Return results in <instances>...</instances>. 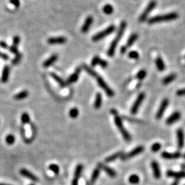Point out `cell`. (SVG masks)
<instances>
[{"label":"cell","mask_w":185,"mask_h":185,"mask_svg":"<svg viewBox=\"0 0 185 185\" xmlns=\"http://www.w3.org/2000/svg\"><path fill=\"white\" fill-rule=\"evenodd\" d=\"M167 176L170 177H174L175 179H180V178H185V171H180V172H176L174 171L169 170L167 172Z\"/></svg>","instance_id":"cell-18"},{"label":"cell","mask_w":185,"mask_h":185,"mask_svg":"<svg viewBox=\"0 0 185 185\" xmlns=\"http://www.w3.org/2000/svg\"><path fill=\"white\" fill-rule=\"evenodd\" d=\"M127 47L126 46H122V48H121V53L122 54H125V51H127Z\"/></svg>","instance_id":"cell-50"},{"label":"cell","mask_w":185,"mask_h":185,"mask_svg":"<svg viewBox=\"0 0 185 185\" xmlns=\"http://www.w3.org/2000/svg\"><path fill=\"white\" fill-rule=\"evenodd\" d=\"M138 39V35L137 34H132L131 36L129 37V39H128L127 41V43H126V46L127 48H129V47H131L133 44L135 43V41L137 40Z\"/></svg>","instance_id":"cell-30"},{"label":"cell","mask_w":185,"mask_h":185,"mask_svg":"<svg viewBox=\"0 0 185 185\" xmlns=\"http://www.w3.org/2000/svg\"><path fill=\"white\" fill-rule=\"evenodd\" d=\"M98 167H100V169H103V171H104L106 174L111 177H115L116 176H117V174H116V172L114 169H113L112 168H110V167H108L107 166H106L102 163H99L98 164Z\"/></svg>","instance_id":"cell-19"},{"label":"cell","mask_w":185,"mask_h":185,"mask_svg":"<svg viewBox=\"0 0 185 185\" xmlns=\"http://www.w3.org/2000/svg\"><path fill=\"white\" fill-rule=\"evenodd\" d=\"M169 105V100L167 98H165L162 101L161 103H160V107L159 108V110H158V112L156 115V119H160L162 117V115H163L164 113L165 110L167 109V106H168Z\"/></svg>","instance_id":"cell-9"},{"label":"cell","mask_w":185,"mask_h":185,"mask_svg":"<svg viewBox=\"0 0 185 185\" xmlns=\"http://www.w3.org/2000/svg\"><path fill=\"white\" fill-rule=\"evenodd\" d=\"M29 93L28 91L24 90L22 91L21 92H19V93H17L14 96V99L16 100H23V99H26L28 97Z\"/></svg>","instance_id":"cell-26"},{"label":"cell","mask_w":185,"mask_h":185,"mask_svg":"<svg viewBox=\"0 0 185 185\" xmlns=\"http://www.w3.org/2000/svg\"><path fill=\"white\" fill-rule=\"evenodd\" d=\"M29 185H34V184H29Z\"/></svg>","instance_id":"cell-54"},{"label":"cell","mask_w":185,"mask_h":185,"mask_svg":"<svg viewBox=\"0 0 185 185\" xmlns=\"http://www.w3.org/2000/svg\"><path fill=\"white\" fill-rule=\"evenodd\" d=\"M8 48H9V51H11V53L16 54V55L19 54V50H18V48H17V47L14 46V45H12Z\"/></svg>","instance_id":"cell-44"},{"label":"cell","mask_w":185,"mask_h":185,"mask_svg":"<svg viewBox=\"0 0 185 185\" xmlns=\"http://www.w3.org/2000/svg\"><path fill=\"white\" fill-rule=\"evenodd\" d=\"M178 184H179V180L177 179L175 180V181L171 184V185H178Z\"/></svg>","instance_id":"cell-51"},{"label":"cell","mask_w":185,"mask_h":185,"mask_svg":"<svg viewBox=\"0 0 185 185\" xmlns=\"http://www.w3.org/2000/svg\"><path fill=\"white\" fill-rule=\"evenodd\" d=\"M66 42V39L64 36L51 37L48 39V43L50 45H56V44H64Z\"/></svg>","instance_id":"cell-14"},{"label":"cell","mask_w":185,"mask_h":185,"mask_svg":"<svg viewBox=\"0 0 185 185\" xmlns=\"http://www.w3.org/2000/svg\"><path fill=\"white\" fill-rule=\"evenodd\" d=\"M0 185H11V184H3V183H0Z\"/></svg>","instance_id":"cell-52"},{"label":"cell","mask_w":185,"mask_h":185,"mask_svg":"<svg viewBox=\"0 0 185 185\" xmlns=\"http://www.w3.org/2000/svg\"><path fill=\"white\" fill-rule=\"evenodd\" d=\"M93 22V17H91V16L87 17V18L86 19L85 23H84L83 26L82 27V32L86 33V32H87L88 30H89L91 26H92Z\"/></svg>","instance_id":"cell-17"},{"label":"cell","mask_w":185,"mask_h":185,"mask_svg":"<svg viewBox=\"0 0 185 185\" xmlns=\"http://www.w3.org/2000/svg\"><path fill=\"white\" fill-rule=\"evenodd\" d=\"M176 78V75L175 73H171L169 74V76H167L165 77L163 80H162V83L164 84L165 85H169V83H171V82H173L175 79Z\"/></svg>","instance_id":"cell-28"},{"label":"cell","mask_w":185,"mask_h":185,"mask_svg":"<svg viewBox=\"0 0 185 185\" xmlns=\"http://www.w3.org/2000/svg\"><path fill=\"white\" fill-rule=\"evenodd\" d=\"M101 60V58L99 57L98 56H95L94 58H93L92 61H91V66H95L96 65H99V63H100V61Z\"/></svg>","instance_id":"cell-42"},{"label":"cell","mask_w":185,"mask_h":185,"mask_svg":"<svg viewBox=\"0 0 185 185\" xmlns=\"http://www.w3.org/2000/svg\"><path fill=\"white\" fill-rule=\"evenodd\" d=\"M184 159H185V154H184Z\"/></svg>","instance_id":"cell-53"},{"label":"cell","mask_w":185,"mask_h":185,"mask_svg":"<svg viewBox=\"0 0 185 185\" xmlns=\"http://www.w3.org/2000/svg\"><path fill=\"white\" fill-rule=\"evenodd\" d=\"M177 146L179 149L183 148L184 145V135L183 130L181 128H179L177 130Z\"/></svg>","instance_id":"cell-13"},{"label":"cell","mask_w":185,"mask_h":185,"mask_svg":"<svg viewBox=\"0 0 185 185\" xmlns=\"http://www.w3.org/2000/svg\"><path fill=\"white\" fill-rule=\"evenodd\" d=\"M21 58H22V54H21L19 53L18 54H17L15 57H14L13 60H12V65H17V64H18L19 62L21 61Z\"/></svg>","instance_id":"cell-39"},{"label":"cell","mask_w":185,"mask_h":185,"mask_svg":"<svg viewBox=\"0 0 185 185\" xmlns=\"http://www.w3.org/2000/svg\"><path fill=\"white\" fill-rule=\"evenodd\" d=\"M82 66H83L84 69H85L86 71V72H87L88 74H89V75H91V76H93V77L95 78V76L97 74V72H96L95 71L93 70L92 68L89 67V66H88V65H83Z\"/></svg>","instance_id":"cell-35"},{"label":"cell","mask_w":185,"mask_h":185,"mask_svg":"<svg viewBox=\"0 0 185 185\" xmlns=\"http://www.w3.org/2000/svg\"><path fill=\"white\" fill-rule=\"evenodd\" d=\"M151 166L155 178L160 179V177H161V171H160V169L159 163H158L156 161L154 160V161H152L151 162Z\"/></svg>","instance_id":"cell-16"},{"label":"cell","mask_w":185,"mask_h":185,"mask_svg":"<svg viewBox=\"0 0 185 185\" xmlns=\"http://www.w3.org/2000/svg\"><path fill=\"white\" fill-rule=\"evenodd\" d=\"M99 65L102 66V68H106V67H107V66H108V63H107V61H106L104 60H102V59L101 58Z\"/></svg>","instance_id":"cell-46"},{"label":"cell","mask_w":185,"mask_h":185,"mask_svg":"<svg viewBox=\"0 0 185 185\" xmlns=\"http://www.w3.org/2000/svg\"><path fill=\"white\" fill-rule=\"evenodd\" d=\"M177 17H178V14H177L176 12H171V13H168L166 14H162V15H157L153 17L148 20V23L150 24H154L160 23V22L173 21L177 19Z\"/></svg>","instance_id":"cell-3"},{"label":"cell","mask_w":185,"mask_h":185,"mask_svg":"<svg viewBox=\"0 0 185 185\" xmlns=\"http://www.w3.org/2000/svg\"><path fill=\"white\" fill-rule=\"evenodd\" d=\"M12 43H13V45L16 47L18 46L20 43V37L19 36H14L12 39Z\"/></svg>","instance_id":"cell-43"},{"label":"cell","mask_w":185,"mask_h":185,"mask_svg":"<svg viewBox=\"0 0 185 185\" xmlns=\"http://www.w3.org/2000/svg\"><path fill=\"white\" fill-rule=\"evenodd\" d=\"M181 117V113L179 112V111H176L173 113L172 115H171L169 117L167 118V119L166 120V124L167 125H171L174 124V123H176L177 122Z\"/></svg>","instance_id":"cell-12"},{"label":"cell","mask_w":185,"mask_h":185,"mask_svg":"<svg viewBox=\"0 0 185 185\" xmlns=\"http://www.w3.org/2000/svg\"><path fill=\"white\" fill-rule=\"evenodd\" d=\"M156 65L157 66V69L160 71H162L165 70V65L163 60L161 57H158L156 59Z\"/></svg>","instance_id":"cell-29"},{"label":"cell","mask_w":185,"mask_h":185,"mask_svg":"<svg viewBox=\"0 0 185 185\" xmlns=\"http://www.w3.org/2000/svg\"><path fill=\"white\" fill-rule=\"evenodd\" d=\"M0 57L3 58L4 60H8V59H9L8 55H7V54H4V53H1V52H0Z\"/></svg>","instance_id":"cell-49"},{"label":"cell","mask_w":185,"mask_h":185,"mask_svg":"<svg viewBox=\"0 0 185 185\" xmlns=\"http://www.w3.org/2000/svg\"><path fill=\"white\" fill-rule=\"evenodd\" d=\"M81 70H82V69H81L80 66H78V67L76 68V69L75 71H74V73L71 74L69 77L66 84H67V85H71V84L76 82V81L78 80L79 76H80V72H81Z\"/></svg>","instance_id":"cell-10"},{"label":"cell","mask_w":185,"mask_h":185,"mask_svg":"<svg viewBox=\"0 0 185 185\" xmlns=\"http://www.w3.org/2000/svg\"><path fill=\"white\" fill-rule=\"evenodd\" d=\"M128 56L129 58L132 59H134V60H137L139 58V54L136 51H132L128 54Z\"/></svg>","instance_id":"cell-41"},{"label":"cell","mask_w":185,"mask_h":185,"mask_svg":"<svg viewBox=\"0 0 185 185\" xmlns=\"http://www.w3.org/2000/svg\"><path fill=\"white\" fill-rule=\"evenodd\" d=\"M10 3L13 5L16 8H19L20 6V1L19 0H10Z\"/></svg>","instance_id":"cell-45"},{"label":"cell","mask_w":185,"mask_h":185,"mask_svg":"<svg viewBox=\"0 0 185 185\" xmlns=\"http://www.w3.org/2000/svg\"><path fill=\"white\" fill-rule=\"evenodd\" d=\"M114 11V8H113V7L112 5L110 4H106L104 6H103V12H104L106 14H111Z\"/></svg>","instance_id":"cell-32"},{"label":"cell","mask_w":185,"mask_h":185,"mask_svg":"<svg viewBox=\"0 0 185 185\" xmlns=\"http://www.w3.org/2000/svg\"><path fill=\"white\" fill-rule=\"evenodd\" d=\"M144 150V147L142 145H140V146H138L137 147H135L134 150H132V151H130L129 153H128L126 154H123L122 156V159L123 160H126L128 159H132V158L134 157L137 155H139L140 153H142Z\"/></svg>","instance_id":"cell-8"},{"label":"cell","mask_w":185,"mask_h":185,"mask_svg":"<svg viewBox=\"0 0 185 185\" xmlns=\"http://www.w3.org/2000/svg\"><path fill=\"white\" fill-rule=\"evenodd\" d=\"M156 4H157V2L156 0H152V1L148 4L146 8L144 10V11L143 12V13L140 15L139 21L140 22H143L146 20L150 12H151L152 11V10L156 6Z\"/></svg>","instance_id":"cell-6"},{"label":"cell","mask_w":185,"mask_h":185,"mask_svg":"<svg viewBox=\"0 0 185 185\" xmlns=\"http://www.w3.org/2000/svg\"><path fill=\"white\" fill-rule=\"evenodd\" d=\"M10 71H11V68H10V66L8 65L5 66L4 67L3 71H2V75L1 77V82L2 83H6L8 81Z\"/></svg>","instance_id":"cell-20"},{"label":"cell","mask_w":185,"mask_h":185,"mask_svg":"<svg viewBox=\"0 0 185 185\" xmlns=\"http://www.w3.org/2000/svg\"><path fill=\"white\" fill-rule=\"evenodd\" d=\"M20 174L21 175V176H23L24 177H27V178L31 180L32 181H34V182L39 181L38 177H37L35 175L33 174L32 173H31L30 171H28V170L26 169H21L20 170Z\"/></svg>","instance_id":"cell-15"},{"label":"cell","mask_w":185,"mask_h":185,"mask_svg":"<svg viewBox=\"0 0 185 185\" xmlns=\"http://www.w3.org/2000/svg\"><path fill=\"white\" fill-rule=\"evenodd\" d=\"M58 60V55L56 54H54V55L51 56L48 59L43 63V66L45 68H48L49 66H51L56 63V60Z\"/></svg>","instance_id":"cell-22"},{"label":"cell","mask_w":185,"mask_h":185,"mask_svg":"<svg viewBox=\"0 0 185 185\" xmlns=\"http://www.w3.org/2000/svg\"><path fill=\"white\" fill-rule=\"evenodd\" d=\"M82 169H83L82 165L80 164L77 165V167H76L75 170V173H74V177L72 180V184H71V185H78V181L81 176V174H82Z\"/></svg>","instance_id":"cell-11"},{"label":"cell","mask_w":185,"mask_h":185,"mask_svg":"<svg viewBox=\"0 0 185 185\" xmlns=\"http://www.w3.org/2000/svg\"><path fill=\"white\" fill-rule=\"evenodd\" d=\"M177 95L178 96H184L185 95V88L183 89H180L177 91Z\"/></svg>","instance_id":"cell-48"},{"label":"cell","mask_w":185,"mask_h":185,"mask_svg":"<svg viewBox=\"0 0 185 185\" xmlns=\"http://www.w3.org/2000/svg\"><path fill=\"white\" fill-rule=\"evenodd\" d=\"M79 115V110L77 108H71L69 111V116L72 119H76L78 117Z\"/></svg>","instance_id":"cell-36"},{"label":"cell","mask_w":185,"mask_h":185,"mask_svg":"<svg viewBox=\"0 0 185 185\" xmlns=\"http://www.w3.org/2000/svg\"><path fill=\"white\" fill-rule=\"evenodd\" d=\"M100 174V167H97V168H95L94 169V171H93L92 176H91L90 182H89V184L88 185H94L95 182L97 180V179L98 178L99 175Z\"/></svg>","instance_id":"cell-23"},{"label":"cell","mask_w":185,"mask_h":185,"mask_svg":"<svg viewBox=\"0 0 185 185\" xmlns=\"http://www.w3.org/2000/svg\"><path fill=\"white\" fill-rule=\"evenodd\" d=\"M146 74H147L146 71L144 69L140 70L137 74V78L138 79V80H143V79L145 78V76H146Z\"/></svg>","instance_id":"cell-38"},{"label":"cell","mask_w":185,"mask_h":185,"mask_svg":"<svg viewBox=\"0 0 185 185\" xmlns=\"http://www.w3.org/2000/svg\"><path fill=\"white\" fill-rule=\"evenodd\" d=\"M145 97V93H139V95H138L137 98L136 99L134 103H133L132 106L131 108V110H130V112L132 115L137 114L138 110H139L140 106L141 105V103L143 102V101L144 100V99Z\"/></svg>","instance_id":"cell-7"},{"label":"cell","mask_w":185,"mask_h":185,"mask_svg":"<svg viewBox=\"0 0 185 185\" xmlns=\"http://www.w3.org/2000/svg\"><path fill=\"white\" fill-rule=\"evenodd\" d=\"M6 143L9 145H12L15 142V137L13 134H10L6 137Z\"/></svg>","instance_id":"cell-34"},{"label":"cell","mask_w":185,"mask_h":185,"mask_svg":"<svg viewBox=\"0 0 185 185\" xmlns=\"http://www.w3.org/2000/svg\"><path fill=\"white\" fill-rule=\"evenodd\" d=\"M49 169L50 170V171H52L53 173H54L55 174H58L59 173V171H60L59 167L56 164H51L49 166Z\"/></svg>","instance_id":"cell-37"},{"label":"cell","mask_w":185,"mask_h":185,"mask_svg":"<svg viewBox=\"0 0 185 185\" xmlns=\"http://www.w3.org/2000/svg\"><path fill=\"white\" fill-rule=\"evenodd\" d=\"M123 155V152H122V151L118 152L117 153H115V154L111 155V156L107 157L106 159H105V162H107V163H109V162H113V161H115L116 159H117L118 158L122 157Z\"/></svg>","instance_id":"cell-24"},{"label":"cell","mask_w":185,"mask_h":185,"mask_svg":"<svg viewBox=\"0 0 185 185\" xmlns=\"http://www.w3.org/2000/svg\"><path fill=\"white\" fill-rule=\"evenodd\" d=\"M0 47H1L2 48H4V49L8 48V44H7L5 41H0Z\"/></svg>","instance_id":"cell-47"},{"label":"cell","mask_w":185,"mask_h":185,"mask_svg":"<svg viewBox=\"0 0 185 185\" xmlns=\"http://www.w3.org/2000/svg\"><path fill=\"white\" fill-rule=\"evenodd\" d=\"M50 76H51V77H52V78L54 79V80L56 81V82L58 83V85H60L61 87H65V86H66V84L65 82V81H64L60 77H59L58 75H56V73H51Z\"/></svg>","instance_id":"cell-27"},{"label":"cell","mask_w":185,"mask_h":185,"mask_svg":"<svg viewBox=\"0 0 185 185\" xmlns=\"http://www.w3.org/2000/svg\"><path fill=\"white\" fill-rule=\"evenodd\" d=\"M128 180H129V182L130 184H137L139 183L140 182V178L138 175L137 174H132L129 177V179H128Z\"/></svg>","instance_id":"cell-31"},{"label":"cell","mask_w":185,"mask_h":185,"mask_svg":"<svg viewBox=\"0 0 185 185\" xmlns=\"http://www.w3.org/2000/svg\"><path fill=\"white\" fill-rule=\"evenodd\" d=\"M95 78L96 79V80H97L98 85L105 91V93H106V95L108 96V97H111L114 96V92H113V91L111 89L109 86H108L106 82L103 80V79L101 77V76H100L98 74H97V75L95 76Z\"/></svg>","instance_id":"cell-5"},{"label":"cell","mask_w":185,"mask_h":185,"mask_svg":"<svg viewBox=\"0 0 185 185\" xmlns=\"http://www.w3.org/2000/svg\"><path fill=\"white\" fill-rule=\"evenodd\" d=\"M181 154L180 152L169 153L167 152H163L162 153L161 156L165 159H176L181 156Z\"/></svg>","instance_id":"cell-21"},{"label":"cell","mask_w":185,"mask_h":185,"mask_svg":"<svg viewBox=\"0 0 185 185\" xmlns=\"http://www.w3.org/2000/svg\"><path fill=\"white\" fill-rule=\"evenodd\" d=\"M21 120L23 124H28V123H29V122H30V117H29L28 113H23V114L21 115Z\"/></svg>","instance_id":"cell-33"},{"label":"cell","mask_w":185,"mask_h":185,"mask_svg":"<svg viewBox=\"0 0 185 185\" xmlns=\"http://www.w3.org/2000/svg\"><path fill=\"white\" fill-rule=\"evenodd\" d=\"M115 29H116L115 26H113V25H111V26H108L107 28L103 29V31L100 32H98L97 34H96L95 35L93 36L92 38L93 41V42L100 41V40H102V39L105 38V37L110 35V34H112L113 32L115 30Z\"/></svg>","instance_id":"cell-4"},{"label":"cell","mask_w":185,"mask_h":185,"mask_svg":"<svg viewBox=\"0 0 185 185\" xmlns=\"http://www.w3.org/2000/svg\"><path fill=\"white\" fill-rule=\"evenodd\" d=\"M110 112L112 114L115 115V123L117 127L118 128V129L121 132V134H122L123 137L124 138V139L126 140V141H130L131 140V136L129 134L125 128L123 126V124L122 123V118H121L119 115H118L117 111L115 109H112L110 110Z\"/></svg>","instance_id":"cell-2"},{"label":"cell","mask_w":185,"mask_h":185,"mask_svg":"<svg viewBox=\"0 0 185 185\" xmlns=\"http://www.w3.org/2000/svg\"><path fill=\"white\" fill-rule=\"evenodd\" d=\"M125 28H126V22L122 21L120 24L119 29H118V32H117V36H116L114 40H113L112 43H111L109 48H108V56H110V57H113V56H114L115 52V49L116 48H117V45H118V43H119L120 39H122V37L123 35V33H124V32H125Z\"/></svg>","instance_id":"cell-1"},{"label":"cell","mask_w":185,"mask_h":185,"mask_svg":"<svg viewBox=\"0 0 185 185\" xmlns=\"http://www.w3.org/2000/svg\"><path fill=\"white\" fill-rule=\"evenodd\" d=\"M102 94H101L100 93H97L95 99L94 108L95 109H99V108H100V107L102 106Z\"/></svg>","instance_id":"cell-25"},{"label":"cell","mask_w":185,"mask_h":185,"mask_svg":"<svg viewBox=\"0 0 185 185\" xmlns=\"http://www.w3.org/2000/svg\"><path fill=\"white\" fill-rule=\"evenodd\" d=\"M161 144L159 143H155L153 144L152 145V151L153 152H159V150L161 149Z\"/></svg>","instance_id":"cell-40"}]
</instances>
